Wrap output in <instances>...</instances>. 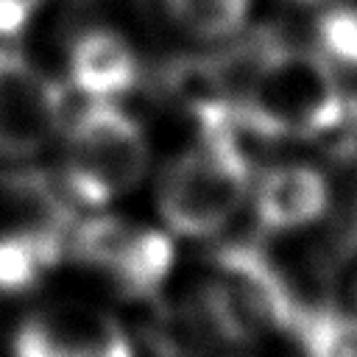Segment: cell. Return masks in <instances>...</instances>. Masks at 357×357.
Listing matches in <instances>:
<instances>
[{
  "instance_id": "8992f818",
  "label": "cell",
  "mask_w": 357,
  "mask_h": 357,
  "mask_svg": "<svg viewBox=\"0 0 357 357\" xmlns=\"http://www.w3.org/2000/svg\"><path fill=\"white\" fill-rule=\"evenodd\" d=\"M61 89L22 53L0 47V156L42 151L61 123Z\"/></svg>"
},
{
  "instance_id": "52a82bcc",
  "label": "cell",
  "mask_w": 357,
  "mask_h": 357,
  "mask_svg": "<svg viewBox=\"0 0 357 357\" xmlns=\"http://www.w3.org/2000/svg\"><path fill=\"white\" fill-rule=\"evenodd\" d=\"M14 357H134L126 332L106 315L78 307L45 310L22 321Z\"/></svg>"
},
{
  "instance_id": "5bb4252c",
  "label": "cell",
  "mask_w": 357,
  "mask_h": 357,
  "mask_svg": "<svg viewBox=\"0 0 357 357\" xmlns=\"http://www.w3.org/2000/svg\"><path fill=\"white\" fill-rule=\"evenodd\" d=\"M296 3H318V0H296Z\"/></svg>"
},
{
  "instance_id": "3957f363",
  "label": "cell",
  "mask_w": 357,
  "mask_h": 357,
  "mask_svg": "<svg viewBox=\"0 0 357 357\" xmlns=\"http://www.w3.org/2000/svg\"><path fill=\"white\" fill-rule=\"evenodd\" d=\"M215 335L248 343L271 332H293L304 307L282 271L254 245H226L201 296Z\"/></svg>"
},
{
  "instance_id": "ba28073f",
  "label": "cell",
  "mask_w": 357,
  "mask_h": 357,
  "mask_svg": "<svg viewBox=\"0 0 357 357\" xmlns=\"http://www.w3.org/2000/svg\"><path fill=\"white\" fill-rule=\"evenodd\" d=\"M329 181L310 165H279L271 167L254 198V212L268 231H293L324 218L329 209Z\"/></svg>"
},
{
  "instance_id": "6da1fadb",
  "label": "cell",
  "mask_w": 357,
  "mask_h": 357,
  "mask_svg": "<svg viewBox=\"0 0 357 357\" xmlns=\"http://www.w3.org/2000/svg\"><path fill=\"white\" fill-rule=\"evenodd\" d=\"M229 106L237 126L262 139H315L354 123V100L335 64L318 50L296 45L259 50Z\"/></svg>"
},
{
  "instance_id": "8fae6325",
  "label": "cell",
  "mask_w": 357,
  "mask_h": 357,
  "mask_svg": "<svg viewBox=\"0 0 357 357\" xmlns=\"http://www.w3.org/2000/svg\"><path fill=\"white\" fill-rule=\"evenodd\" d=\"M318 53L332 64L357 70V8L335 6L315 20Z\"/></svg>"
},
{
  "instance_id": "5b68a950",
  "label": "cell",
  "mask_w": 357,
  "mask_h": 357,
  "mask_svg": "<svg viewBox=\"0 0 357 357\" xmlns=\"http://www.w3.org/2000/svg\"><path fill=\"white\" fill-rule=\"evenodd\" d=\"M78 262L103 273L128 296H153L173 271V240L117 215H92L67 237Z\"/></svg>"
},
{
  "instance_id": "9c48e42d",
  "label": "cell",
  "mask_w": 357,
  "mask_h": 357,
  "mask_svg": "<svg viewBox=\"0 0 357 357\" xmlns=\"http://www.w3.org/2000/svg\"><path fill=\"white\" fill-rule=\"evenodd\" d=\"M70 81L89 100H114L134 89L139 61L126 36L112 28H89L78 33L67 59Z\"/></svg>"
},
{
  "instance_id": "7a4b0ae2",
  "label": "cell",
  "mask_w": 357,
  "mask_h": 357,
  "mask_svg": "<svg viewBox=\"0 0 357 357\" xmlns=\"http://www.w3.org/2000/svg\"><path fill=\"white\" fill-rule=\"evenodd\" d=\"M240 134L226 100L201 106V139L162 170L156 187L159 215L173 234L212 237L234 218L251 181Z\"/></svg>"
},
{
  "instance_id": "30bf717a",
  "label": "cell",
  "mask_w": 357,
  "mask_h": 357,
  "mask_svg": "<svg viewBox=\"0 0 357 357\" xmlns=\"http://www.w3.org/2000/svg\"><path fill=\"white\" fill-rule=\"evenodd\" d=\"M167 17L190 36L226 39L234 36L248 14L251 0H162Z\"/></svg>"
},
{
  "instance_id": "277c9868",
  "label": "cell",
  "mask_w": 357,
  "mask_h": 357,
  "mask_svg": "<svg viewBox=\"0 0 357 357\" xmlns=\"http://www.w3.org/2000/svg\"><path fill=\"white\" fill-rule=\"evenodd\" d=\"M64 184L86 206L128 195L145 176L148 139L142 126L112 100H89L64 137Z\"/></svg>"
},
{
  "instance_id": "4fadbf2b",
  "label": "cell",
  "mask_w": 357,
  "mask_h": 357,
  "mask_svg": "<svg viewBox=\"0 0 357 357\" xmlns=\"http://www.w3.org/2000/svg\"><path fill=\"white\" fill-rule=\"evenodd\" d=\"M349 324L357 326V262L349 268V273L343 276L340 287H337V298L332 304Z\"/></svg>"
},
{
  "instance_id": "7c38bea8",
  "label": "cell",
  "mask_w": 357,
  "mask_h": 357,
  "mask_svg": "<svg viewBox=\"0 0 357 357\" xmlns=\"http://www.w3.org/2000/svg\"><path fill=\"white\" fill-rule=\"evenodd\" d=\"M42 0H0V36H20Z\"/></svg>"
}]
</instances>
